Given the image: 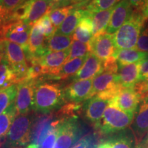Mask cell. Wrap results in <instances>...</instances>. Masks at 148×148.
I'll use <instances>...</instances> for the list:
<instances>
[{
	"label": "cell",
	"instance_id": "52a82bcc",
	"mask_svg": "<svg viewBox=\"0 0 148 148\" xmlns=\"http://www.w3.org/2000/svg\"><path fill=\"white\" fill-rule=\"evenodd\" d=\"M80 133L75 119L60 120L56 126V142L54 148H71L79 138Z\"/></svg>",
	"mask_w": 148,
	"mask_h": 148
},
{
	"label": "cell",
	"instance_id": "4fadbf2b",
	"mask_svg": "<svg viewBox=\"0 0 148 148\" xmlns=\"http://www.w3.org/2000/svg\"><path fill=\"white\" fill-rule=\"evenodd\" d=\"M60 120H54L51 114H43L38 116L35 121L32 131L30 138L32 143L39 147L46 136L58 125Z\"/></svg>",
	"mask_w": 148,
	"mask_h": 148
},
{
	"label": "cell",
	"instance_id": "8d00e7d4",
	"mask_svg": "<svg viewBox=\"0 0 148 148\" xmlns=\"http://www.w3.org/2000/svg\"><path fill=\"white\" fill-rule=\"evenodd\" d=\"M56 139V127L46 136L45 139L42 142L40 148H53Z\"/></svg>",
	"mask_w": 148,
	"mask_h": 148
},
{
	"label": "cell",
	"instance_id": "ab89813d",
	"mask_svg": "<svg viewBox=\"0 0 148 148\" xmlns=\"http://www.w3.org/2000/svg\"><path fill=\"white\" fill-rule=\"evenodd\" d=\"M134 90L139 94L140 97L148 92V79L138 82L135 84Z\"/></svg>",
	"mask_w": 148,
	"mask_h": 148
},
{
	"label": "cell",
	"instance_id": "f546056e",
	"mask_svg": "<svg viewBox=\"0 0 148 148\" xmlns=\"http://www.w3.org/2000/svg\"><path fill=\"white\" fill-rule=\"evenodd\" d=\"M17 92V85L13 84L0 90V114L14 103Z\"/></svg>",
	"mask_w": 148,
	"mask_h": 148
},
{
	"label": "cell",
	"instance_id": "f6af8a7d",
	"mask_svg": "<svg viewBox=\"0 0 148 148\" xmlns=\"http://www.w3.org/2000/svg\"><path fill=\"white\" fill-rule=\"evenodd\" d=\"M139 10H141V12H143V15L145 16V17L147 18H148V0H147L145 4L142 8H140Z\"/></svg>",
	"mask_w": 148,
	"mask_h": 148
},
{
	"label": "cell",
	"instance_id": "d6986e66",
	"mask_svg": "<svg viewBox=\"0 0 148 148\" xmlns=\"http://www.w3.org/2000/svg\"><path fill=\"white\" fill-rule=\"evenodd\" d=\"M103 71V62L93 53H90L86 59L84 65L73 76V80L90 79Z\"/></svg>",
	"mask_w": 148,
	"mask_h": 148
},
{
	"label": "cell",
	"instance_id": "f35d334b",
	"mask_svg": "<svg viewBox=\"0 0 148 148\" xmlns=\"http://www.w3.org/2000/svg\"><path fill=\"white\" fill-rule=\"evenodd\" d=\"M148 79V58L140 62L139 77H138V82L145 81Z\"/></svg>",
	"mask_w": 148,
	"mask_h": 148
},
{
	"label": "cell",
	"instance_id": "2e32d148",
	"mask_svg": "<svg viewBox=\"0 0 148 148\" xmlns=\"http://www.w3.org/2000/svg\"><path fill=\"white\" fill-rule=\"evenodd\" d=\"M70 53V49L64 51H52L46 53L40 57L41 64L48 71V76L51 79H56L60 68L68 61Z\"/></svg>",
	"mask_w": 148,
	"mask_h": 148
},
{
	"label": "cell",
	"instance_id": "f1b7e54d",
	"mask_svg": "<svg viewBox=\"0 0 148 148\" xmlns=\"http://www.w3.org/2000/svg\"><path fill=\"white\" fill-rule=\"evenodd\" d=\"M16 114L17 112L14 103H13L2 114H0V138L5 136L8 132Z\"/></svg>",
	"mask_w": 148,
	"mask_h": 148
},
{
	"label": "cell",
	"instance_id": "e0dca14e",
	"mask_svg": "<svg viewBox=\"0 0 148 148\" xmlns=\"http://www.w3.org/2000/svg\"><path fill=\"white\" fill-rule=\"evenodd\" d=\"M25 49L15 42L0 40V57L8 61L11 66L26 63Z\"/></svg>",
	"mask_w": 148,
	"mask_h": 148
},
{
	"label": "cell",
	"instance_id": "44dd1931",
	"mask_svg": "<svg viewBox=\"0 0 148 148\" xmlns=\"http://www.w3.org/2000/svg\"><path fill=\"white\" fill-rule=\"evenodd\" d=\"M118 81L122 88H134L139 77L140 62L127 65H118Z\"/></svg>",
	"mask_w": 148,
	"mask_h": 148
},
{
	"label": "cell",
	"instance_id": "3957f363",
	"mask_svg": "<svg viewBox=\"0 0 148 148\" xmlns=\"http://www.w3.org/2000/svg\"><path fill=\"white\" fill-rule=\"evenodd\" d=\"M134 113H130L108 105L102 116V121L96 125L102 134H110L123 130L132 123Z\"/></svg>",
	"mask_w": 148,
	"mask_h": 148
},
{
	"label": "cell",
	"instance_id": "30bf717a",
	"mask_svg": "<svg viewBox=\"0 0 148 148\" xmlns=\"http://www.w3.org/2000/svg\"><path fill=\"white\" fill-rule=\"evenodd\" d=\"M140 101V96L134 88H123L109 101V105L130 113H135Z\"/></svg>",
	"mask_w": 148,
	"mask_h": 148
},
{
	"label": "cell",
	"instance_id": "836d02e7",
	"mask_svg": "<svg viewBox=\"0 0 148 148\" xmlns=\"http://www.w3.org/2000/svg\"><path fill=\"white\" fill-rule=\"evenodd\" d=\"M110 142V148H132V138L126 134H121Z\"/></svg>",
	"mask_w": 148,
	"mask_h": 148
},
{
	"label": "cell",
	"instance_id": "ee69618b",
	"mask_svg": "<svg viewBox=\"0 0 148 148\" xmlns=\"http://www.w3.org/2000/svg\"><path fill=\"white\" fill-rule=\"evenodd\" d=\"M52 2L54 3L55 8L57 7L60 8V7H64L68 4H69L71 2V0H51Z\"/></svg>",
	"mask_w": 148,
	"mask_h": 148
},
{
	"label": "cell",
	"instance_id": "5b68a950",
	"mask_svg": "<svg viewBox=\"0 0 148 148\" xmlns=\"http://www.w3.org/2000/svg\"><path fill=\"white\" fill-rule=\"evenodd\" d=\"M31 136V123L29 116L18 114L7 133L5 147H12L25 145Z\"/></svg>",
	"mask_w": 148,
	"mask_h": 148
},
{
	"label": "cell",
	"instance_id": "6da1fadb",
	"mask_svg": "<svg viewBox=\"0 0 148 148\" xmlns=\"http://www.w3.org/2000/svg\"><path fill=\"white\" fill-rule=\"evenodd\" d=\"M146 20L141 10H133L130 17L112 35L116 49H134Z\"/></svg>",
	"mask_w": 148,
	"mask_h": 148
},
{
	"label": "cell",
	"instance_id": "484cf974",
	"mask_svg": "<svg viewBox=\"0 0 148 148\" xmlns=\"http://www.w3.org/2000/svg\"><path fill=\"white\" fill-rule=\"evenodd\" d=\"M73 41V37L55 33L50 38L46 39L45 46L49 52L64 51L71 46Z\"/></svg>",
	"mask_w": 148,
	"mask_h": 148
},
{
	"label": "cell",
	"instance_id": "4dcf8cb0",
	"mask_svg": "<svg viewBox=\"0 0 148 148\" xmlns=\"http://www.w3.org/2000/svg\"><path fill=\"white\" fill-rule=\"evenodd\" d=\"M90 52L89 43H84L78 40H73L70 48V53L68 60L77 58L86 57Z\"/></svg>",
	"mask_w": 148,
	"mask_h": 148
},
{
	"label": "cell",
	"instance_id": "b9f144b4",
	"mask_svg": "<svg viewBox=\"0 0 148 148\" xmlns=\"http://www.w3.org/2000/svg\"><path fill=\"white\" fill-rule=\"evenodd\" d=\"M10 13L3 6L2 0H0V25L5 23L8 20Z\"/></svg>",
	"mask_w": 148,
	"mask_h": 148
},
{
	"label": "cell",
	"instance_id": "7402d4cb",
	"mask_svg": "<svg viewBox=\"0 0 148 148\" xmlns=\"http://www.w3.org/2000/svg\"><path fill=\"white\" fill-rule=\"evenodd\" d=\"M88 11L82 8H73L70 12L69 15L61 23L58 28H56V33L59 34L69 36L73 34L80 21V20L88 14Z\"/></svg>",
	"mask_w": 148,
	"mask_h": 148
},
{
	"label": "cell",
	"instance_id": "bcb514c9",
	"mask_svg": "<svg viewBox=\"0 0 148 148\" xmlns=\"http://www.w3.org/2000/svg\"><path fill=\"white\" fill-rule=\"evenodd\" d=\"M97 148H110V140L103 142L97 146Z\"/></svg>",
	"mask_w": 148,
	"mask_h": 148
},
{
	"label": "cell",
	"instance_id": "cb8c5ba5",
	"mask_svg": "<svg viewBox=\"0 0 148 148\" xmlns=\"http://www.w3.org/2000/svg\"><path fill=\"white\" fill-rule=\"evenodd\" d=\"M72 37L73 40L84 43H89L91 41L93 38V27L89 11L88 14L80 20Z\"/></svg>",
	"mask_w": 148,
	"mask_h": 148
},
{
	"label": "cell",
	"instance_id": "8992f818",
	"mask_svg": "<svg viewBox=\"0 0 148 148\" xmlns=\"http://www.w3.org/2000/svg\"><path fill=\"white\" fill-rule=\"evenodd\" d=\"M32 25L21 21L6 22L0 25V40L15 42L27 50Z\"/></svg>",
	"mask_w": 148,
	"mask_h": 148
},
{
	"label": "cell",
	"instance_id": "9c48e42d",
	"mask_svg": "<svg viewBox=\"0 0 148 148\" xmlns=\"http://www.w3.org/2000/svg\"><path fill=\"white\" fill-rule=\"evenodd\" d=\"M21 5L23 10L22 21L30 25L56 8L51 0H27Z\"/></svg>",
	"mask_w": 148,
	"mask_h": 148
},
{
	"label": "cell",
	"instance_id": "681fc988",
	"mask_svg": "<svg viewBox=\"0 0 148 148\" xmlns=\"http://www.w3.org/2000/svg\"><path fill=\"white\" fill-rule=\"evenodd\" d=\"M85 0H71V2L73 3H76V4H78V3H80L84 1Z\"/></svg>",
	"mask_w": 148,
	"mask_h": 148
},
{
	"label": "cell",
	"instance_id": "4316f807",
	"mask_svg": "<svg viewBox=\"0 0 148 148\" xmlns=\"http://www.w3.org/2000/svg\"><path fill=\"white\" fill-rule=\"evenodd\" d=\"M17 83V79L8 61L0 57V90Z\"/></svg>",
	"mask_w": 148,
	"mask_h": 148
},
{
	"label": "cell",
	"instance_id": "e575fe53",
	"mask_svg": "<svg viewBox=\"0 0 148 148\" xmlns=\"http://www.w3.org/2000/svg\"><path fill=\"white\" fill-rule=\"evenodd\" d=\"M38 21L40 23L42 29H43L46 39H48V38L52 36L53 34H55L56 28L54 25H53V23H51L50 18H49L47 14L42 16L41 18H40Z\"/></svg>",
	"mask_w": 148,
	"mask_h": 148
},
{
	"label": "cell",
	"instance_id": "ac0fdd59",
	"mask_svg": "<svg viewBox=\"0 0 148 148\" xmlns=\"http://www.w3.org/2000/svg\"><path fill=\"white\" fill-rule=\"evenodd\" d=\"M45 42L46 38L43 29L38 21H37L33 24L31 29L27 51L30 54L40 58L49 53L45 46Z\"/></svg>",
	"mask_w": 148,
	"mask_h": 148
},
{
	"label": "cell",
	"instance_id": "5bb4252c",
	"mask_svg": "<svg viewBox=\"0 0 148 148\" xmlns=\"http://www.w3.org/2000/svg\"><path fill=\"white\" fill-rule=\"evenodd\" d=\"M132 124L135 139L138 143L142 141L148 132V92L140 97L139 108Z\"/></svg>",
	"mask_w": 148,
	"mask_h": 148
},
{
	"label": "cell",
	"instance_id": "7dc6e473",
	"mask_svg": "<svg viewBox=\"0 0 148 148\" xmlns=\"http://www.w3.org/2000/svg\"><path fill=\"white\" fill-rule=\"evenodd\" d=\"M142 143H143L144 145H145V147L148 148V132H147V136H146V137H145L143 138V140H142Z\"/></svg>",
	"mask_w": 148,
	"mask_h": 148
},
{
	"label": "cell",
	"instance_id": "7bdbcfd3",
	"mask_svg": "<svg viewBox=\"0 0 148 148\" xmlns=\"http://www.w3.org/2000/svg\"><path fill=\"white\" fill-rule=\"evenodd\" d=\"M128 1L132 6L137 9H140L143 6L147 0H128Z\"/></svg>",
	"mask_w": 148,
	"mask_h": 148
},
{
	"label": "cell",
	"instance_id": "f907efd6",
	"mask_svg": "<svg viewBox=\"0 0 148 148\" xmlns=\"http://www.w3.org/2000/svg\"><path fill=\"white\" fill-rule=\"evenodd\" d=\"M26 148H39V147L36 145H34V144H30Z\"/></svg>",
	"mask_w": 148,
	"mask_h": 148
},
{
	"label": "cell",
	"instance_id": "7a4b0ae2",
	"mask_svg": "<svg viewBox=\"0 0 148 148\" xmlns=\"http://www.w3.org/2000/svg\"><path fill=\"white\" fill-rule=\"evenodd\" d=\"M64 93L58 84H37L34 95V107L37 112L47 114L63 103Z\"/></svg>",
	"mask_w": 148,
	"mask_h": 148
},
{
	"label": "cell",
	"instance_id": "7c38bea8",
	"mask_svg": "<svg viewBox=\"0 0 148 148\" xmlns=\"http://www.w3.org/2000/svg\"><path fill=\"white\" fill-rule=\"evenodd\" d=\"M132 12V5L128 0H121L114 6L106 33L114 34L130 17Z\"/></svg>",
	"mask_w": 148,
	"mask_h": 148
},
{
	"label": "cell",
	"instance_id": "c3c4849f",
	"mask_svg": "<svg viewBox=\"0 0 148 148\" xmlns=\"http://www.w3.org/2000/svg\"><path fill=\"white\" fill-rule=\"evenodd\" d=\"M134 148H147V147H145V145H144L142 142H140V143H138L137 145L135 146Z\"/></svg>",
	"mask_w": 148,
	"mask_h": 148
},
{
	"label": "cell",
	"instance_id": "9a60e30c",
	"mask_svg": "<svg viewBox=\"0 0 148 148\" xmlns=\"http://www.w3.org/2000/svg\"><path fill=\"white\" fill-rule=\"evenodd\" d=\"M92 79L76 80L64 90V97L72 102L78 103L91 98Z\"/></svg>",
	"mask_w": 148,
	"mask_h": 148
},
{
	"label": "cell",
	"instance_id": "60d3db41",
	"mask_svg": "<svg viewBox=\"0 0 148 148\" xmlns=\"http://www.w3.org/2000/svg\"><path fill=\"white\" fill-rule=\"evenodd\" d=\"M72 148H94V143L91 137H85L81 139Z\"/></svg>",
	"mask_w": 148,
	"mask_h": 148
},
{
	"label": "cell",
	"instance_id": "d6a6232c",
	"mask_svg": "<svg viewBox=\"0 0 148 148\" xmlns=\"http://www.w3.org/2000/svg\"><path fill=\"white\" fill-rule=\"evenodd\" d=\"M121 0H92L85 10L89 11L91 13L106 10L113 8Z\"/></svg>",
	"mask_w": 148,
	"mask_h": 148
},
{
	"label": "cell",
	"instance_id": "277c9868",
	"mask_svg": "<svg viewBox=\"0 0 148 148\" xmlns=\"http://www.w3.org/2000/svg\"><path fill=\"white\" fill-rule=\"evenodd\" d=\"M118 81L117 74L103 71L92 79L91 97L94 96L110 101L122 89Z\"/></svg>",
	"mask_w": 148,
	"mask_h": 148
},
{
	"label": "cell",
	"instance_id": "ba28073f",
	"mask_svg": "<svg viewBox=\"0 0 148 148\" xmlns=\"http://www.w3.org/2000/svg\"><path fill=\"white\" fill-rule=\"evenodd\" d=\"M38 81L25 79L18 83L14 105L18 114H26L34 106V90Z\"/></svg>",
	"mask_w": 148,
	"mask_h": 148
},
{
	"label": "cell",
	"instance_id": "ffe728a7",
	"mask_svg": "<svg viewBox=\"0 0 148 148\" xmlns=\"http://www.w3.org/2000/svg\"><path fill=\"white\" fill-rule=\"evenodd\" d=\"M109 105V101L94 96L88 99L84 106V113L86 119L97 125L100 123L105 110Z\"/></svg>",
	"mask_w": 148,
	"mask_h": 148
},
{
	"label": "cell",
	"instance_id": "d4e9b609",
	"mask_svg": "<svg viewBox=\"0 0 148 148\" xmlns=\"http://www.w3.org/2000/svg\"><path fill=\"white\" fill-rule=\"evenodd\" d=\"M113 8L97 12H90V18L93 27V37L97 36L106 32Z\"/></svg>",
	"mask_w": 148,
	"mask_h": 148
},
{
	"label": "cell",
	"instance_id": "8fae6325",
	"mask_svg": "<svg viewBox=\"0 0 148 148\" xmlns=\"http://www.w3.org/2000/svg\"><path fill=\"white\" fill-rule=\"evenodd\" d=\"M89 45L90 52L100 59L102 62L114 56L116 51L112 35L106 32L93 37L89 42Z\"/></svg>",
	"mask_w": 148,
	"mask_h": 148
},
{
	"label": "cell",
	"instance_id": "1f68e13d",
	"mask_svg": "<svg viewBox=\"0 0 148 148\" xmlns=\"http://www.w3.org/2000/svg\"><path fill=\"white\" fill-rule=\"evenodd\" d=\"M73 7V5H70V6L56 8L53 9L49 12L47 15L49 16L51 23H53L56 28L60 26L61 23L63 21V20L65 19L66 16L69 15Z\"/></svg>",
	"mask_w": 148,
	"mask_h": 148
},
{
	"label": "cell",
	"instance_id": "74e56055",
	"mask_svg": "<svg viewBox=\"0 0 148 148\" xmlns=\"http://www.w3.org/2000/svg\"><path fill=\"white\" fill-rule=\"evenodd\" d=\"M26 1L27 0H2V2L5 10L10 14L14 9L18 8Z\"/></svg>",
	"mask_w": 148,
	"mask_h": 148
},
{
	"label": "cell",
	"instance_id": "603a6c76",
	"mask_svg": "<svg viewBox=\"0 0 148 148\" xmlns=\"http://www.w3.org/2000/svg\"><path fill=\"white\" fill-rule=\"evenodd\" d=\"M114 57L118 65L123 66L141 62L148 58V53L138 51L137 49H116Z\"/></svg>",
	"mask_w": 148,
	"mask_h": 148
},
{
	"label": "cell",
	"instance_id": "83f0119b",
	"mask_svg": "<svg viewBox=\"0 0 148 148\" xmlns=\"http://www.w3.org/2000/svg\"><path fill=\"white\" fill-rule=\"evenodd\" d=\"M87 56L83 57V58H74L71 60H68L60 68L56 79H64L69 76L75 75L84 65Z\"/></svg>",
	"mask_w": 148,
	"mask_h": 148
},
{
	"label": "cell",
	"instance_id": "d590c367",
	"mask_svg": "<svg viewBox=\"0 0 148 148\" xmlns=\"http://www.w3.org/2000/svg\"><path fill=\"white\" fill-rule=\"evenodd\" d=\"M138 51L148 53V24H144L136 44Z\"/></svg>",
	"mask_w": 148,
	"mask_h": 148
}]
</instances>
